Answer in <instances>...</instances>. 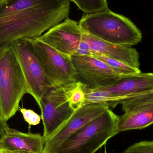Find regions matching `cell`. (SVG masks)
I'll return each mask as SVG.
<instances>
[{"label":"cell","mask_w":153,"mask_h":153,"mask_svg":"<svg viewBox=\"0 0 153 153\" xmlns=\"http://www.w3.org/2000/svg\"><path fill=\"white\" fill-rule=\"evenodd\" d=\"M70 0H3L0 2V48L33 39L68 19Z\"/></svg>","instance_id":"cell-1"},{"label":"cell","mask_w":153,"mask_h":153,"mask_svg":"<svg viewBox=\"0 0 153 153\" xmlns=\"http://www.w3.org/2000/svg\"><path fill=\"white\" fill-rule=\"evenodd\" d=\"M79 24L83 32L115 45L131 47L143 39L141 30L130 19L109 9L85 13Z\"/></svg>","instance_id":"cell-2"},{"label":"cell","mask_w":153,"mask_h":153,"mask_svg":"<svg viewBox=\"0 0 153 153\" xmlns=\"http://www.w3.org/2000/svg\"><path fill=\"white\" fill-rule=\"evenodd\" d=\"M119 118L108 109L65 140L56 153H95L119 134Z\"/></svg>","instance_id":"cell-3"},{"label":"cell","mask_w":153,"mask_h":153,"mask_svg":"<svg viewBox=\"0 0 153 153\" xmlns=\"http://www.w3.org/2000/svg\"><path fill=\"white\" fill-rule=\"evenodd\" d=\"M26 94L25 77L12 47L0 48V103L6 122L16 114Z\"/></svg>","instance_id":"cell-4"},{"label":"cell","mask_w":153,"mask_h":153,"mask_svg":"<svg viewBox=\"0 0 153 153\" xmlns=\"http://www.w3.org/2000/svg\"><path fill=\"white\" fill-rule=\"evenodd\" d=\"M26 81L27 94L35 99L39 107L45 94L53 85L38 57L30 39L15 40L11 45Z\"/></svg>","instance_id":"cell-5"},{"label":"cell","mask_w":153,"mask_h":153,"mask_svg":"<svg viewBox=\"0 0 153 153\" xmlns=\"http://www.w3.org/2000/svg\"><path fill=\"white\" fill-rule=\"evenodd\" d=\"M53 87L64 86L77 81L71 56L61 53L37 39H30Z\"/></svg>","instance_id":"cell-6"},{"label":"cell","mask_w":153,"mask_h":153,"mask_svg":"<svg viewBox=\"0 0 153 153\" xmlns=\"http://www.w3.org/2000/svg\"><path fill=\"white\" fill-rule=\"evenodd\" d=\"M44 126L43 137L49 139L74 112L66 100L64 86L53 87L43 96L39 107Z\"/></svg>","instance_id":"cell-7"},{"label":"cell","mask_w":153,"mask_h":153,"mask_svg":"<svg viewBox=\"0 0 153 153\" xmlns=\"http://www.w3.org/2000/svg\"><path fill=\"white\" fill-rule=\"evenodd\" d=\"M110 108L107 103L86 104L74 111L61 127L46 140L42 153H56L64 142L91 120Z\"/></svg>","instance_id":"cell-8"},{"label":"cell","mask_w":153,"mask_h":153,"mask_svg":"<svg viewBox=\"0 0 153 153\" xmlns=\"http://www.w3.org/2000/svg\"><path fill=\"white\" fill-rule=\"evenodd\" d=\"M71 59L76 77L82 78L89 88L108 86L123 77L106 63L91 56L73 55Z\"/></svg>","instance_id":"cell-9"},{"label":"cell","mask_w":153,"mask_h":153,"mask_svg":"<svg viewBox=\"0 0 153 153\" xmlns=\"http://www.w3.org/2000/svg\"><path fill=\"white\" fill-rule=\"evenodd\" d=\"M83 34L79 23L68 18L36 39L61 53L71 56L76 55Z\"/></svg>","instance_id":"cell-10"},{"label":"cell","mask_w":153,"mask_h":153,"mask_svg":"<svg viewBox=\"0 0 153 153\" xmlns=\"http://www.w3.org/2000/svg\"><path fill=\"white\" fill-rule=\"evenodd\" d=\"M82 39L90 45L91 55H102L140 69L139 54L135 48L108 43L84 32Z\"/></svg>","instance_id":"cell-11"},{"label":"cell","mask_w":153,"mask_h":153,"mask_svg":"<svg viewBox=\"0 0 153 153\" xmlns=\"http://www.w3.org/2000/svg\"><path fill=\"white\" fill-rule=\"evenodd\" d=\"M100 88L110 92L120 103L123 100L153 90V73L121 77L114 83Z\"/></svg>","instance_id":"cell-12"},{"label":"cell","mask_w":153,"mask_h":153,"mask_svg":"<svg viewBox=\"0 0 153 153\" xmlns=\"http://www.w3.org/2000/svg\"><path fill=\"white\" fill-rule=\"evenodd\" d=\"M45 142L40 134L24 133L8 127L0 137V148L6 151L42 153Z\"/></svg>","instance_id":"cell-13"},{"label":"cell","mask_w":153,"mask_h":153,"mask_svg":"<svg viewBox=\"0 0 153 153\" xmlns=\"http://www.w3.org/2000/svg\"><path fill=\"white\" fill-rule=\"evenodd\" d=\"M153 124V103L140 106L120 116L119 133L128 130L141 129Z\"/></svg>","instance_id":"cell-14"},{"label":"cell","mask_w":153,"mask_h":153,"mask_svg":"<svg viewBox=\"0 0 153 153\" xmlns=\"http://www.w3.org/2000/svg\"><path fill=\"white\" fill-rule=\"evenodd\" d=\"M86 86L85 84L80 81H76L64 85L66 100L74 111L83 106Z\"/></svg>","instance_id":"cell-15"},{"label":"cell","mask_w":153,"mask_h":153,"mask_svg":"<svg viewBox=\"0 0 153 153\" xmlns=\"http://www.w3.org/2000/svg\"><path fill=\"white\" fill-rule=\"evenodd\" d=\"M107 103L110 108H114L119 104L116 98L108 91L102 88H91L86 86L84 105L91 103Z\"/></svg>","instance_id":"cell-16"},{"label":"cell","mask_w":153,"mask_h":153,"mask_svg":"<svg viewBox=\"0 0 153 153\" xmlns=\"http://www.w3.org/2000/svg\"><path fill=\"white\" fill-rule=\"evenodd\" d=\"M91 56L106 63L113 71L123 77L138 74L142 72L140 69L133 67L125 63L109 58L102 55L94 53Z\"/></svg>","instance_id":"cell-17"},{"label":"cell","mask_w":153,"mask_h":153,"mask_svg":"<svg viewBox=\"0 0 153 153\" xmlns=\"http://www.w3.org/2000/svg\"><path fill=\"white\" fill-rule=\"evenodd\" d=\"M85 13H94L108 9L107 0H70Z\"/></svg>","instance_id":"cell-18"},{"label":"cell","mask_w":153,"mask_h":153,"mask_svg":"<svg viewBox=\"0 0 153 153\" xmlns=\"http://www.w3.org/2000/svg\"><path fill=\"white\" fill-rule=\"evenodd\" d=\"M123 153H153V141H143L136 143Z\"/></svg>","instance_id":"cell-19"},{"label":"cell","mask_w":153,"mask_h":153,"mask_svg":"<svg viewBox=\"0 0 153 153\" xmlns=\"http://www.w3.org/2000/svg\"><path fill=\"white\" fill-rule=\"evenodd\" d=\"M20 111L25 121L30 125L37 126L40 123L42 119L41 116H39L32 110L21 108L20 109Z\"/></svg>","instance_id":"cell-20"},{"label":"cell","mask_w":153,"mask_h":153,"mask_svg":"<svg viewBox=\"0 0 153 153\" xmlns=\"http://www.w3.org/2000/svg\"><path fill=\"white\" fill-rule=\"evenodd\" d=\"M75 55H91V47L89 44L82 39Z\"/></svg>","instance_id":"cell-21"},{"label":"cell","mask_w":153,"mask_h":153,"mask_svg":"<svg viewBox=\"0 0 153 153\" xmlns=\"http://www.w3.org/2000/svg\"><path fill=\"white\" fill-rule=\"evenodd\" d=\"M8 127H9L7 125V122L4 119L0 103V135L1 136L3 134Z\"/></svg>","instance_id":"cell-22"},{"label":"cell","mask_w":153,"mask_h":153,"mask_svg":"<svg viewBox=\"0 0 153 153\" xmlns=\"http://www.w3.org/2000/svg\"><path fill=\"white\" fill-rule=\"evenodd\" d=\"M1 153H31L24 152H18V151H10L1 150Z\"/></svg>","instance_id":"cell-23"},{"label":"cell","mask_w":153,"mask_h":153,"mask_svg":"<svg viewBox=\"0 0 153 153\" xmlns=\"http://www.w3.org/2000/svg\"><path fill=\"white\" fill-rule=\"evenodd\" d=\"M0 153H1V149L0 148Z\"/></svg>","instance_id":"cell-24"},{"label":"cell","mask_w":153,"mask_h":153,"mask_svg":"<svg viewBox=\"0 0 153 153\" xmlns=\"http://www.w3.org/2000/svg\"><path fill=\"white\" fill-rule=\"evenodd\" d=\"M3 1V0H0V2L1 1Z\"/></svg>","instance_id":"cell-25"},{"label":"cell","mask_w":153,"mask_h":153,"mask_svg":"<svg viewBox=\"0 0 153 153\" xmlns=\"http://www.w3.org/2000/svg\"></svg>","instance_id":"cell-26"}]
</instances>
